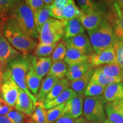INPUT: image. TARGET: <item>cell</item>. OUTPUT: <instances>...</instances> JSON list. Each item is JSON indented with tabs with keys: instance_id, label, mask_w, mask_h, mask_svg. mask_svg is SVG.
<instances>
[{
	"instance_id": "1",
	"label": "cell",
	"mask_w": 123,
	"mask_h": 123,
	"mask_svg": "<svg viewBox=\"0 0 123 123\" xmlns=\"http://www.w3.org/2000/svg\"><path fill=\"white\" fill-rule=\"evenodd\" d=\"M0 27L10 44L22 54L29 55L36 48L37 46L36 39L22 30L12 17L9 16L0 21Z\"/></svg>"
},
{
	"instance_id": "2",
	"label": "cell",
	"mask_w": 123,
	"mask_h": 123,
	"mask_svg": "<svg viewBox=\"0 0 123 123\" xmlns=\"http://www.w3.org/2000/svg\"><path fill=\"white\" fill-rule=\"evenodd\" d=\"M31 66L30 55L22 54L7 64L4 72L7 73L20 89L24 91L31 98L34 103L37 101L36 96L32 94L26 84V76Z\"/></svg>"
},
{
	"instance_id": "3",
	"label": "cell",
	"mask_w": 123,
	"mask_h": 123,
	"mask_svg": "<svg viewBox=\"0 0 123 123\" xmlns=\"http://www.w3.org/2000/svg\"><path fill=\"white\" fill-rule=\"evenodd\" d=\"M87 32L95 53H99L105 49L113 47L117 38L113 26L105 18L98 28Z\"/></svg>"
},
{
	"instance_id": "4",
	"label": "cell",
	"mask_w": 123,
	"mask_h": 123,
	"mask_svg": "<svg viewBox=\"0 0 123 123\" xmlns=\"http://www.w3.org/2000/svg\"><path fill=\"white\" fill-rule=\"evenodd\" d=\"M10 16L14 18L19 27L27 34L34 39H38L39 35L35 29L33 12L25 1H19Z\"/></svg>"
},
{
	"instance_id": "5",
	"label": "cell",
	"mask_w": 123,
	"mask_h": 123,
	"mask_svg": "<svg viewBox=\"0 0 123 123\" xmlns=\"http://www.w3.org/2000/svg\"><path fill=\"white\" fill-rule=\"evenodd\" d=\"M66 24L64 20L50 18L38 34L39 43L49 45L59 42L64 38Z\"/></svg>"
},
{
	"instance_id": "6",
	"label": "cell",
	"mask_w": 123,
	"mask_h": 123,
	"mask_svg": "<svg viewBox=\"0 0 123 123\" xmlns=\"http://www.w3.org/2000/svg\"><path fill=\"white\" fill-rule=\"evenodd\" d=\"M106 103L103 96L86 97L83 107L84 118L91 122L104 123L106 120Z\"/></svg>"
},
{
	"instance_id": "7",
	"label": "cell",
	"mask_w": 123,
	"mask_h": 123,
	"mask_svg": "<svg viewBox=\"0 0 123 123\" xmlns=\"http://www.w3.org/2000/svg\"><path fill=\"white\" fill-rule=\"evenodd\" d=\"M0 93L2 95L3 99L10 107H15L19 95V87L5 72L3 74Z\"/></svg>"
},
{
	"instance_id": "8",
	"label": "cell",
	"mask_w": 123,
	"mask_h": 123,
	"mask_svg": "<svg viewBox=\"0 0 123 123\" xmlns=\"http://www.w3.org/2000/svg\"><path fill=\"white\" fill-rule=\"evenodd\" d=\"M64 41H65L67 47L77 49L88 56H91L95 53L88 35L85 33L64 39Z\"/></svg>"
},
{
	"instance_id": "9",
	"label": "cell",
	"mask_w": 123,
	"mask_h": 123,
	"mask_svg": "<svg viewBox=\"0 0 123 123\" xmlns=\"http://www.w3.org/2000/svg\"><path fill=\"white\" fill-rule=\"evenodd\" d=\"M22 55L12 46L3 34L0 27V59L6 67L9 62Z\"/></svg>"
},
{
	"instance_id": "10",
	"label": "cell",
	"mask_w": 123,
	"mask_h": 123,
	"mask_svg": "<svg viewBox=\"0 0 123 123\" xmlns=\"http://www.w3.org/2000/svg\"><path fill=\"white\" fill-rule=\"evenodd\" d=\"M83 95H77L76 97L69 100L65 103L62 116H65L77 119L83 113Z\"/></svg>"
},
{
	"instance_id": "11",
	"label": "cell",
	"mask_w": 123,
	"mask_h": 123,
	"mask_svg": "<svg viewBox=\"0 0 123 123\" xmlns=\"http://www.w3.org/2000/svg\"><path fill=\"white\" fill-rule=\"evenodd\" d=\"M117 63L116 55L113 47H110L90 56V63L93 68L104 64Z\"/></svg>"
},
{
	"instance_id": "12",
	"label": "cell",
	"mask_w": 123,
	"mask_h": 123,
	"mask_svg": "<svg viewBox=\"0 0 123 123\" xmlns=\"http://www.w3.org/2000/svg\"><path fill=\"white\" fill-rule=\"evenodd\" d=\"M105 111L107 119L111 123H123V100L108 103Z\"/></svg>"
},
{
	"instance_id": "13",
	"label": "cell",
	"mask_w": 123,
	"mask_h": 123,
	"mask_svg": "<svg viewBox=\"0 0 123 123\" xmlns=\"http://www.w3.org/2000/svg\"><path fill=\"white\" fill-rule=\"evenodd\" d=\"M34 107L35 104L31 98L19 88V95L14 107L16 111L22 112L27 116H30L34 110Z\"/></svg>"
},
{
	"instance_id": "14",
	"label": "cell",
	"mask_w": 123,
	"mask_h": 123,
	"mask_svg": "<svg viewBox=\"0 0 123 123\" xmlns=\"http://www.w3.org/2000/svg\"><path fill=\"white\" fill-rule=\"evenodd\" d=\"M84 28L91 31L98 28L104 19V15L98 11H94L88 14H83L79 18Z\"/></svg>"
},
{
	"instance_id": "15",
	"label": "cell",
	"mask_w": 123,
	"mask_h": 123,
	"mask_svg": "<svg viewBox=\"0 0 123 123\" xmlns=\"http://www.w3.org/2000/svg\"><path fill=\"white\" fill-rule=\"evenodd\" d=\"M30 59L34 70L39 77L42 78L49 73L53 63L50 57L38 58L30 55Z\"/></svg>"
},
{
	"instance_id": "16",
	"label": "cell",
	"mask_w": 123,
	"mask_h": 123,
	"mask_svg": "<svg viewBox=\"0 0 123 123\" xmlns=\"http://www.w3.org/2000/svg\"><path fill=\"white\" fill-rule=\"evenodd\" d=\"M67 53L64 61L67 65L73 66L84 63H90V56L72 47H67Z\"/></svg>"
},
{
	"instance_id": "17",
	"label": "cell",
	"mask_w": 123,
	"mask_h": 123,
	"mask_svg": "<svg viewBox=\"0 0 123 123\" xmlns=\"http://www.w3.org/2000/svg\"><path fill=\"white\" fill-rule=\"evenodd\" d=\"M95 68H91L79 79L70 81V86L78 95H83L84 91L94 73Z\"/></svg>"
},
{
	"instance_id": "18",
	"label": "cell",
	"mask_w": 123,
	"mask_h": 123,
	"mask_svg": "<svg viewBox=\"0 0 123 123\" xmlns=\"http://www.w3.org/2000/svg\"><path fill=\"white\" fill-rule=\"evenodd\" d=\"M106 102L123 100V82L110 84L105 88L103 94Z\"/></svg>"
},
{
	"instance_id": "19",
	"label": "cell",
	"mask_w": 123,
	"mask_h": 123,
	"mask_svg": "<svg viewBox=\"0 0 123 123\" xmlns=\"http://www.w3.org/2000/svg\"><path fill=\"white\" fill-rule=\"evenodd\" d=\"M59 80V79L54 76L47 75L46 78L43 80L39 92L37 95V101L44 103L47 95Z\"/></svg>"
},
{
	"instance_id": "20",
	"label": "cell",
	"mask_w": 123,
	"mask_h": 123,
	"mask_svg": "<svg viewBox=\"0 0 123 123\" xmlns=\"http://www.w3.org/2000/svg\"><path fill=\"white\" fill-rule=\"evenodd\" d=\"M84 28L79 18H74L67 21L65 27V34H64V39L74 37L82 34L85 32Z\"/></svg>"
},
{
	"instance_id": "21",
	"label": "cell",
	"mask_w": 123,
	"mask_h": 123,
	"mask_svg": "<svg viewBox=\"0 0 123 123\" xmlns=\"http://www.w3.org/2000/svg\"><path fill=\"white\" fill-rule=\"evenodd\" d=\"M91 68H93V67L89 62L69 66L66 75V78L70 81L78 79Z\"/></svg>"
},
{
	"instance_id": "22",
	"label": "cell",
	"mask_w": 123,
	"mask_h": 123,
	"mask_svg": "<svg viewBox=\"0 0 123 123\" xmlns=\"http://www.w3.org/2000/svg\"><path fill=\"white\" fill-rule=\"evenodd\" d=\"M42 79L37 74L31 65L26 76V84L29 91L34 96L38 94Z\"/></svg>"
},
{
	"instance_id": "23",
	"label": "cell",
	"mask_w": 123,
	"mask_h": 123,
	"mask_svg": "<svg viewBox=\"0 0 123 123\" xmlns=\"http://www.w3.org/2000/svg\"><path fill=\"white\" fill-rule=\"evenodd\" d=\"M77 95L78 94L74 91L71 88H68L63 92L58 97H56L53 100L49 101V102L43 103L44 106L46 110H50L56 106L66 103L67 101L75 98Z\"/></svg>"
},
{
	"instance_id": "24",
	"label": "cell",
	"mask_w": 123,
	"mask_h": 123,
	"mask_svg": "<svg viewBox=\"0 0 123 123\" xmlns=\"http://www.w3.org/2000/svg\"><path fill=\"white\" fill-rule=\"evenodd\" d=\"M91 80L105 87L110 84L120 83L123 80L122 77H110L96 68H95Z\"/></svg>"
},
{
	"instance_id": "25",
	"label": "cell",
	"mask_w": 123,
	"mask_h": 123,
	"mask_svg": "<svg viewBox=\"0 0 123 123\" xmlns=\"http://www.w3.org/2000/svg\"><path fill=\"white\" fill-rule=\"evenodd\" d=\"M70 81L67 78H64L60 79L47 95L44 103L49 102V101L53 100L56 97L61 94L63 92L67 90V88H70Z\"/></svg>"
},
{
	"instance_id": "26",
	"label": "cell",
	"mask_w": 123,
	"mask_h": 123,
	"mask_svg": "<svg viewBox=\"0 0 123 123\" xmlns=\"http://www.w3.org/2000/svg\"><path fill=\"white\" fill-rule=\"evenodd\" d=\"M35 29L39 34L43 26L50 18V6L44 5L42 9L34 14Z\"/></svg>"
},
{
	"instance_id": "27",
	"label": "cell",
	"mask_w": 123,
	"mask_h": 123,
	"mask_svg": "<svg viewBox=\"0 0 123 123\" xmlns=\"http://www.w3.org/2000/svg\"><path fill=\"white\" fill-rule=\"evenodd\" d=\"M104 74L110 77H122L123 78V68L117 63L107 64L95 67Z\"/></svg>"
},
{
	"instance_id": "28",
	"label": "cell",
	"mask_w": 123,
	"mask_h": 123,
	"mask_svg": "<svg viewBox=\"0 0 123 123\" xmlns=\"http://www.w3.org/2000/svg\"><path fill=\"white\" fill-rule=\"evenodd\" d=\"M64 21H68L74 18H79L83 14V12L79 7L76 5L74 1L70 0L67 5L63 9Z\"/></svg>"
},
{
	"instance_id": "29",
	"label": "cell",
	"mask_w": 123,
	"mask_h": 123,
	"mask_svg": "<svg viewBox=\"0 0 123 123\" xmlns=\"http://www.w3.org/2000/svg\"><path fill=\"white\" fill-rule=\"evenodd\" d=\"M68 67V65L64 61L53 63L47 75L54 76L59 80L62 79L66 76Z\"/></svg>"
},
{
	"instance_id": "30",
	"label": "cell",
	"mask_w": 123,
	"mask_h": 123,
	"mask_svg": "<svg viewBox=\"0 0 123 123\" xmlns=\"http://www.w3.org/2000/svg\"><path fill=\"white\" fill-rule=\"evenodd\" d=\"M19 1L0 0V21L9 17Z\"/></svg>"
},
{
	"instance_id": "31",
	"label": "cell",
	"mask_w": 123,
	"mask_h": 123,
	"mask_svg": "<svg viewBox=\"0 0 123 123\" xmlns=\"http://www.w3.org/2000/svg\"><path fill=\"white\" fill-rule=\"evenodd\" d=\"M30 117L36 123H47V111L44 107L43 103L37 101L35 104L34 110L30 115Z\"/></svg>"
},
{
	"instance_id": "32",
	"label": "cell",
	"mask_w": 123,
	"mask_h": 123,
	"mask_svg": "<svg viewBox=\"0 0 123 123\" xmlns=\"http://www.w3.org/2000/svg\"><path fill=\"white\" fill-rule=\"evenodd\" d=\"M58 43L44 44L38 43L33 51V55L38 58H48L53 54Z\"/></svg>"
},
{
	"instance_id": "33",
	"label": "cell",
	"mask_w": 123,
	"mask_h": 123,
	"mask_svg": "<svg viewBox=\"0 0 123 123\" xmlns=\"http://www.w3.org/2000/svg\"><path fill=\"white\" fill-rule=\"evenodd\" d=\"M105 87L91 80L85 91L84 95L86 97H95L101 96L103 94Z\"/></svg>"
},
{
	"instance_id": "34",
	"label": "cell",
	"mask_w": 123,
	"mask_h": 123,
	"mask_svg": "<svg viewBox=\"0 0 123 123\" xmlns=\"http://www.w3.org/2000/svg\"><path fill=\"white\" fill-rule=\"evenodd\" d=\"M67 46L64 40L61 41L58 43L56 47H55L53 54L51 55L52 63H55L57 62L63 61L66 57L67 53Z\"/></svg>"
},
{
	"instance_id": "35",
	"label": "cell",
	"mask_w": 123,
	"mask_h": 123,
	"mask_svg": "<svg viewBox=\"0 0 123 123\" xmlns=\"http://www.w3.org/2000/svg\"><path fill=\"white\" fill-rule=\"evenodd\" d=\"M65 103L51 108L47 111V123H54L62 116Z\"/></svg>"
},
{
	"instance_id": "36",
	"label": "cell",
	"mask_w": 123,
	"mask_h": 123,
	"mask_svg": "<svg viewBox=\"0 0 123 123\" xmlns=\"http://www.w3.org/2000/svg\"><path fill=\"white\" fill-rule=\"evenodd\" d=\"M116 3V10L117 12L118 17L114 26L115 35L117 37L120 38L123 35V8L119 7Z\"/></svg>"
},
{
	"instance_id": "37",
	"label": "cell",
	"mask_w": 123,
	"mask_h": 123,
	"mask_svg": "<svg viewBox=\"0 0 123 123\" xmlns=\"http://www.w3.org/2000/svg\"><path fill=\"white\" fill-rule=\"evenodd\" d=\"M76 2L78 4V6L84 14H88L97 11V3L95 1L90 0H78Z\"/></svg>"
},
{
	"instance_id": "38",
	"label": "cell",
	"mask_w": 123,
	"mask_h": 123,
	"mask_svg": "<svg viewBox=\"0 0 123 123\" xmlns=\"http://www.w3.org/2000/svg\"><path fill=\"white\" fill-rule=\"evenodd\" d=\"M113 47L116 53L117 63L123 68V42L119 38H117Z\"/></svg>"
},
{
	"instance_id": "39",
	"label": "cell",
	"mask_w": 123,
	"mask_h": 123,
	"mask_svg": "<svg viewBox=\"0 0 123 123\" xmlns=\"http://www.w3.org/2000/svg\"><path fill=\"white\" fill-rule=\"evenodd\" d=\"M11 119L14 123H25L26 115L22 112L13 110L5 115Z\"/></svg>"
},
{
	"instance_id": "40",
	"label": "cell",
	"mask_w": 123,
	"mask_h": 123,
	"mask_svg": "<svg viewBox=\"0 0 123 123\" xmlns=\"http://www.w3.org/2000/svg\"><path fill=\"white\" fill-rule=\"evenodd\" d=\"M25 2L32 10L34 14L37 13L45 5L42 0H27L25 1Z\"/></svg>"
},
{
	"instance_id": "41",
	"label": "cell",
	"mask_w": 123,
	"mask_h": 123,
	"mask_svg": "<svg viewBox=\"0 0 123 123\" xmlns=\"http://www.w3.org/2000/svg\"><path fill=\"white\" fill-rule=\"evenodd\" d=\"M50 15L54 19L59 20H63L64 15L63 10L57 7L50 6Z\"/></svg>"
},
{
	"instance_id": "42",
	"label": "cell",
	"mask_w": 123,
	"mask_h": 123,
	"mask_svg": "<svg viewBox=\"0 0 123 123\" xmlns=\"http://www.w3.org/2000/svg\"><path fill=\"white\" fill-rule=\"evenodd\" d=\"M13 110V108L10 107L4 99L0 98V115H6Z\"/></svg>"
},
{
	"instance_id": "43",
	"label": "cell",
	"mask_w": 123,
	"mask_h": 123,
	"mask_svg": "<svg viewBox=\"0 0 123 123\" xmlns=\"http://www.w3.org/2000/svg\"><path fill=\"white\" fill-rule=\"evenodd\" d=\"M70 2V0H55L53 6L63 10Z\"/></svg>"
},
{
	"instance_id": "44",
	"label": "cell",
	"mask_w": 123,
	"mask_h": 123,
	"mask_svg": "<svg viewBox=\"0 0 123 123\" xmlns=\"http://www.w3.org/2000/svg\"><path fill=\"white\" fill-rule=\"evenodd\" d=\"M54 123H75V120L69 117L61 116Z\"/></svg>"
},
{
	"instance_id": "45",
	"label": "cell",
	"mask_w": 123,
	"mask_h": 123,
	"mask_svg": "<svg viewBox=\"0 0 123 123\" xmlns=\"http://www.w3.org/2000/svg\"><path fill=\"white\" fill-rule=\"evenodd\" d=\"M6 66L5 64L3 63V62L0 59V89H1V85H2V76L4 74V71L5 70Z\"/></svg>"
},
{
	"instance_id": "46",
	"label": "cell",
	"mask_w": 123,
	"mask_h": 123,
	"mask_svg": "<svg viewBox=\"0 0 123 123\" xmlns=\"http://www.w3.org/2000/svg\"><path fill=\"white\" fill-rule=\"evenodd\" d=\"M0 123H14L11 119L5 115H0Z\"/></svg>"
},
{
	"instance_id": "47",
	"label": "cell",
	"mask_w": 123,
	"mask_h": 123,
	"mask_svg": "<svg viewBox=\"0 0 123 123\" xmlns=\"http://www.w3.org/2000/svg\"><path fill=\"white\" fill-rule=\"evenodd\" d=\"M75 123H87V120L84 117H80L75 120Z\"/></svg>"
},
{
	"instance_id": "48",
	"label": "cell",
	"mask_w": 123,
	"mask_h": 123,
	"mask_svg": "<svg viewBox=\"0 0 123 123\" xmlns=\"http://www.w3.org/2000/svg\"><path fill=\"white\" fill-rule=\"evenodd\" d=\"M25 123H36L35 121H34L33 120L31 119L30 116H27L26 115L25 117Z\"/></svg>"
},
{
	"instance_id": "49",
	"label": "cell",
	"mask_w": 123,
	"mask_h": 123,
	"mask_svg": "<svg viewBox=\"0 0 123 123\" xmlns=\"http://www.w3.org/2000/svg\"><path fill=\"white\" fill-rule=\"evenodd\" d=\"M43 2L45 5L52 6L54 1H53V0H44Z\"/></svg>"
},
{
	"instance_id": "50",
	"label": "cell",
	"mask_w": 123,
	"mask_h": 123,
	"mask_svg": "<svg viewBox=\"0 0 123 123\" xmlns=\"http://www.w3.org/2000/svg\"><path fill=\"white\" fill-rule=\"evenodd\" d=\"M117 4L118 5L119 7H122L123 8V0H120V1H116Z\"/></svg>"
},
{
	"instance_id": "51",
	"label": "cell",
	"mask_w": 123,
	"mask_h": 123,
	"mask_svg": "<svg viewBox=\"0 0 123 123\" xmlns=\"http://www.w3.org/2000/svg\"><path fill=\"white\" fill-rule=\"evenodd\" d=\"M103 123H111V122L108 119H106L105 121H104V122Z\"/></svg>"
},
{
	"instance_id": "52",
	"label": "cell",
	"mask_w": 123,
	"mask_h": 123,
	"mask_svg": "<svg viewBox=\"0 0 123 123\" xmlns=\"http://www.w3.org/2000/svg\"><path fill=\"white\" fill-rule=\"evenodd\" d=\"M120 38V39L121 40V41H122V42H123V36L122 37H120V38Z\"/></svg>"
},
{
	"instance_id": "53",
	"label": "cell",
	"mask_w": 123,
	"mask_h": 123,
	"mask_svg": "<svg viewBox=\"0 0 123 123\" xmlns=\"http://www.w3.org/2000/svg\"><path fill=\"white\" fill-rule=\"evenodd\" d=\"M89 123H98V122H90Z\"/></svg>"
},
{
	"instance_id": "54",
	"label": "cell",
	"mask_w": 123,
	"mask_h": 123,
	"mask_svg": "<svg viewBox=\"0 0 123 123\" xmlns=\"http://www.w3.org/2000/svg\"></svg>"
},
{
	"instance_id": "55",
	"label": "cell",
	"mask_w": 123,
	"mask_h": 123,
	"mask_svg": "<svg viewBox=\"0 0 123 123\" xmlns=\"http://www.w3.org/2000/svg\"></svg>"
}]
</instances>
